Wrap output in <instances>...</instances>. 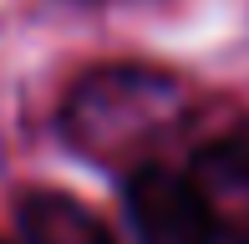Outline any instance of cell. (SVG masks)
Returning a JSON list of instances; mask_svg holds the SVG:
<instances>
[{
  "mask_svg": "<svg viewBox=\"0 0 249 244\" xmlns=\"http://www.w3.org/2000/svg\"><path fill=\"white\" fill-rule=\"evenodd\" d=\"M127 229H132V244H219L188 173H173L163 163L132 168Z\"/></svg>",
  "mask_w": 249,
  "mask_h": 244,
  "instance_id": "obj_2",
  "label": "cell"
},
{
  "mask_svg": "<svg viewBox=\"0 0 249 244\" xmlns=\"http://www.w3.org/2000/svg\"><path fill=\"white\" fill-rule=\"evenodd\" d=\"M188 92L178 87V76L153 66H97L66 92L61 138L107 168H148L153 153L178 132Z\"/></svg>",
  "mask_w": 249,
  "mask_h": 244,
  "instance_id": "obj_1",
  "label": "cell"
},
{
  "mask_svg": "<svg viewBox=\"0 0 249 244\" xmlns=\"http://www.w3.org/2000/svg\"><path fill=\"white\" fill-rule=\"evenodd\" d=\"M188 183H194L213 234L224 244H249V138L244 132L203 142L188 163Z\"/></svg>",
  "mask_w": 249,
  "mask_h": 244,
  "instance_id": "obj_3",
  "label": "cell"
},
{
  "mask_svg": "<svg viewBox=\"0 0 249 244\" xmlns=\"http://www.w3.org/2000/svg\"><path fill=\"white\" fill-rule=\"evenodd\" d=\"M0 244H5V239H0Z\"/></svg>",
  "mask_w": 249,
  "mask_h": 244,
  "instance_id": "obj_5",
  "label": "cell"
},
{
  "mask_svg": "<svg viewBox=\"0 0 249 244\" xmlns=\"http://www.w3.org/2000/svg\"><path fill=\"white\" fill-rule=\"evenodd\" d=\"M20 244H112L92 209L66 193H31L20 204Z\"/></svg>",
  "mask_w": 249,
  "mask_h": 244,
  "instance_id": "obj_4",
  "label": "cell"
}]
</instances>
